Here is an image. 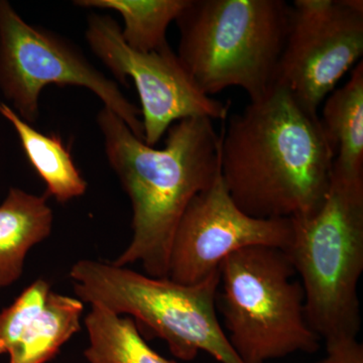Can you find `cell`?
<instances>
[{"label":"cell","instance_id":"6da1fadb","mask_svg":"<svg viewBox=\"0 0 363 363\" xmlns=\"http://www.w3.org/2000/svg\"><path fill=\"white\" fill-rule=\"evenodd\" d=\"M220 172L250 216L292 219L321 206L334 152L319 114L279 85L233 114L220 133Z\"/></svg>","mask_w":363,"mask_h":363},{"label":"cell","instance_id":"7a4b0ae2","mask_svg":"<svg viewBox=\"0 0 363 363\" xmlns=\"http://www.w3.org/2000/svg\"><path fill=\"white\" fill-rule=\"evenodd\" d=\"M107 161L130 197L133 238L113 262H140L145 274L168 279L169 252L189 203L220 173V133L213 121L193 117L174 123L162 149L149 147L116 113L97 116Z\"/></svg>","mask_w":363,"mask_h":363},{"label":"cell","instance_id":"3957f363","mask_svg":"<svg viewBox=\"0 0 363 363\" xmlns=\"http://www.w3.org/2000/svg\"><path fill=\"white\" fill-rule=\"evenodd\" d=\"M290 13L284 0H190L177 55L208 96L240 87L255 101L274 86Z\"/></svg>","mask_w":363,"mask_h":363},{"label":"cell","instance_id":"277c9868","mask_svg":"<svg viewBox=\"0 0 363 363\" xmlns=\"http://www.w3.org/2000/svg\"><path fill=\"white\" fill-rule=\"evenodd\" d=\"M286 248L305 293L306 316L321 340L357 337L363 272V178L331 177L321 206L292 218Z\"/></svg>","mask_w":363,"mask_h":363},{"label":"cell","instance_id":"5b68a950","mask_svg":"<svg viewBox=\"0 0 363 363\" xmlns=\"http://www.w3.org/2000/svg\"><path fill=\"white\" fill-rule=\"evenodd\" d=\"M286 250L243 248L219 267L216 307L231 347L243 363H267L303 352L321 338L306 316L305 293Z\"/></svg>","mask_w":363,"mask_h":363},{"label":"cell","instance_id":"8992f818","mask_svg":"<svg viewBox=\"0 0 363 363\" xmlns=\"http://www.w3.org/2000/svg\"><path fill=\"white\" fill-rule=\"evenodd\" d=\"M79 300L130 315L168 344L179 359L206 352L219 363H243L217 314L219 269L196 285L156 279L113 262L82 259L70 269Z\"/></svg>","mask_w":363,"mask_h":363},{"label":"cell","instance_id":"52a82bcc","mask_svg":"<svg viewBox=\"0 0 363 363\" xmlns=\"http://www.w3.org/2000/svg\"><path fill=\"white\" fill-rule=\"evenodd\" d=\"M50 85L77 86L94 93L145 142L142 114L118 85L58 33L26 23L0 0V90L26 123L39 119L40 95Z\"/></svg>","mask_w":363,"mask_h":363},{"label":"cell","instance_id":"ba28073f","mask_svg":"<svg viewBox=\"0 0 363 363\" xmlns=\"http://www.w3.org/2000/svg\"><path fill=\"white\" fill-rule=\"evenodd\" d=\"M88 45L124 86L130 78L140 96L145 143L154 147L174 123L193 117L224 121L229 102L205 94L171 47L140 52L126 45L117 21L106 14L88 16Z\"/></svg>","mask_w":363,"mask_h":363},{"label":"cell","instance_id":"9c48e42d","mask_svg":"<svg viewBox=\"0 0 363 363\" xmlns=\"http://www.w3.org/2000/svg\"><path fill=\"white\" fill-rule=\"evenodd\" d=\"M362 55V0H296L274 85L319 114L320 105Z\"/></svg>","mask_w":363,"mask_h":363},{"label":"cell","instance_id":"30bf717a","mask_svg":"<svg viewBox=\"0 0 363 363\" xmlns=\"http://www.w3.org/2000/svg\"><path fill=\"white\" fill-rule=\"evenodd\" d=\"M292 233V219L255 218L243 212L229 194L220 172L189 203L177 226L168 279L196 285L243 248L262 245L286 250Z\"/></svg>","mask_w":363,"mask_h":363},{"label":"cell","instance_id":"8fae6325","mask_svg":"<svg viewBox=\"0 0 363 363\" xmlns=\"http://www.w3.org/2000/svg\"><path fill=\"white\" fill-rule=\"evenodd\" d=\"M84 303L33 281L0 312V354L9 363H45L81 329Z\"/></svg>","mask_w":363,"mask_h":363},{"label":"cell","instance_id":"7c38bea8","mask_svg":"<svg viewBox=\"0 0 363 363\" xmlns=\"http://www.w3.org/2000/svg\"><path fill=\"white\" fill-rule=\"evenodd\" d=\"M54 214L45 196L11 188L0 205V289L23 274L28 252L52 233Z\"/></svg>","mask_w":363,"mask_h":363},{"label":"cell","instance_id":"4fadbf2b","mask_svg":"<svg viewBox=\"0 0 363 363\" xmlns=\"http://www.w3.org/2000/svg\"><path fill=\"white\" fill-rule=\"evenodd\" d=\"M322 126L334 152L332 175L363 178V62L324 100Z\"/></svg>","mask_w":363,"mask_h":363},{"label":"cell","instance_id":"5bb4252c","mask_svg":"<svg viewBox=\"0 0 363 363\" xmlns=\"http://www.w3.org/2000/svg\"><path fill=\"white\" fill-rule=\"evenodd\" d=\"M0 114L13 125L26 159L44 181L48 194L62 204L85 194L87 182L61 136L35 130L4 102H0Z\"/></svg>","mask_w":363,"mask_h":363},{"label":"cell","instance_id":"9a60e30c","mask_svg":"<svg viewBox=\"0 0 363 363\" xmlns=\"http://www.w3.org/2000/svg\"><path fill=\"white\" fill-rule=\"evenodd\" d=\"M84 324L89 338L84 351L88 363H176L150 347L133 318L94 304Z\"/></svg>","mask_w":363,"mask_h":363},{"label":"cell","instance_id":"2e32d148","mask_svg":"<svg viewBox=\"0 0 363 363\" xmlns=\"http://www.w3.org/2000/svg\"><path fill=\"white\" fill-rule=\"evenodd\" d=\"M190 0H77L76 6L109 9L121 14V35L131 49L140 52L169 47L167 30Z\"/></svg>","mask_w":363,"mask_h":363},{"label":"cell","instance_id":"e0dca14e","mask_svg":"<svg viewBox=\"0 0 363 363\" xmlns=\"http://www.w3.org/2000/svg\"><path fill=\"white\" fill-rule=\"evenodd\" d=\"M326 355L316 363H363V345L357 337L326 341Z\"/></svg>","mask_w":363,"mask_h":363}]
</instances>
